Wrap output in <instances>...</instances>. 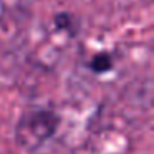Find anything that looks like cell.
Returning <instances> with one entry per match:
<instances>
[{
    "label": "cell",
    "mask_w": 154,
    "mask_h": 154,
    "mask_svg": "<svg viewBox=\"0 0 154 154\" xmlns=\"http://www.w3.org/2000/svg\"><path fill=\"white\" fill-rule=\"evenodd\" d=\"M90 68L94 73H106V71H109L113 68V58L108 53H98L90 61Z\"/></svg>",
    "instance_id": "2"
},
{
    "label": "cell",
    "mask_w": 154,
    "mask_h": 154,
    "mask_svg": "<svg viewBox=\"0 0 154 154\" xmlns=\"http://www.w3.org/2000/svg\"><path fill=\"white\" fill-rule=\"evenodd\" d=\"M60 121V116L50 109L25 113L15 126V141L22 149L35 152L57 134Z\"/></svg>",
    "instance_id": "1"
}]
</instances>
